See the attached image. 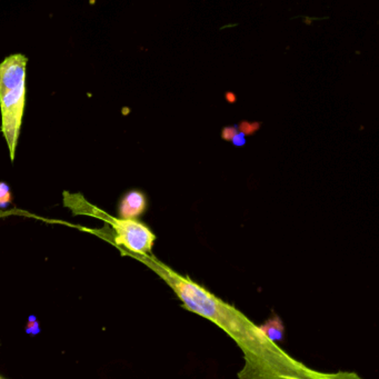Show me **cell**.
<instances>
[{
  "label": "cell",
  "instance_id": "5",
  "mask_svg": "<svg viewBox=\"0 0 379 379\" xmlns=\"http://www.w3.org/2000/svg\"><path fill=\"white\" fill-rule=\"evenodd\" d=\"M259 328L264 333L265 336L275 344L283 342L285 338V325L279 316H272L262 325L259 326Z\"/></svg>",
  "mask_w": 379,
  "mask_h": 379
},
{
  "label": "cell",
  "instance_id": "9",
  "mask_svg": "<svg viewBox=\"0 0 379 379\" xmlns=\"http://www.w3.org/2000/svg\"><path fill=\"white\" fill-rule=\"evenodd\" d=\"M0 379H3V378H0Z\"/></svg>",
  "mask_w": 379,
  "mask_h": 379
},
{
  "label": "cell",
  "instance_id": "8",
  "mask_svg": "<svg viewBox=\"0 0 379 379\" xmlns=\"http://www.w3.org/2000/svg\"><path fill=\"white\" fill-rule=\"evenodd\" d=\"M232 142H234V144L238 145V146L245 144L244 134H236L235 136L232 137Z\"/></svg>",
  "mask_w": 379,
  "mask_h": 379
},
{
  "label": "cell",
  "instance_id": "2",
  "mask_svg": "<svg viewBox=\"0 0 379 379\" xmlns=\"http://www.w3.org/2000/svg\"><path fill=\"white\" fill-rule=\"evenodd\" d=\"M26 66L27 58L22 54L11 55L0 64L1 131L13 161L26 100Z\"/></svg>",
  "mask_w": 379,
  "mask_h": 379
},
{
  "label": "cell",
  "instance_id": "3",
  "mask_svg": "<svg viewBox=\"0 0 379 379\" xmlns=\"http://www.w3.org/2000/svg\"><path fill=\"white\" fill-rule=\"evenodd\" d=\"M116 232L115 241L135 254L147 255L152 251L156 236L152 230L135 219L110 218Z\"/></svg>",
  "mask_w": 379,
  "mask_h": 379
},
{
  "label": "cell",
  "instance_id": "4",
  "mask_svg": "<svg viewBox=\"0 0 379 379\" xmlns=\"http://www.w3.org/2000/svg\"><path fill=\"white\" fill-rule=\"evenodd\" d=\"M147 199L142 192L131 190L124 196L119 203L121 219H135L146 211Z\"/></svg>",
  "mask_w": 379,
  "mask_h": 379
},
{
  "label": "cell",
  "instance_id": "7",
  "mask_svg": "<svg viewBox=\"0 0 379 379\" xmlns=\"http://www.w3.org/2000/svg\"><path fill=\"white\" fill-rule=\"evenodd\" d=\"M27 333L29 334L36 335L37 333H39V328H38V323L36 321L35 317L32 316L29 319V323L27 326Z\"/></svg>",
  "mask_w": 379,
  "mask_h": 379
},
{
  "label": "cell",
  "instance_id": "1",
  "mask_svg": "<svg viewBox=\"0 0 379 379\" xmlns=\"http://www.w3.org/2000/svg\"><path fill=\"white\" fill-rule=\"evenodd\" d=\"M154 270L173 289L184 307L208 319L227 333L241 348L245 366L239 379H363L355 373H324L305 366L265 336L243 312L205 287L166 265L154 260Z\"/></svg>",
  "mask_w": 379,
  "mask_h": 379
},
{
  "label": "cell",
  "instance_id": "6",
  "mask_svg": "<svg viewBox=\"0 0 379 379\" xmlns=\"http://www.w3.org/2000/svg\"><path fill=\"white\" fill-rule=\"evenodd\" d=\"M11 188L6 182H0V208H6L11 203Z\"/></svg>",
  "mask_w": 379,
  "mask_h": 379
}]
</instances>
